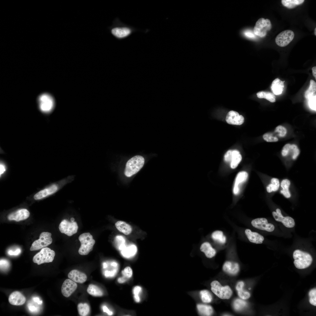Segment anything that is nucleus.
I'll return each mask as SVG.
<instances>
[{"instance_id": "4c0bfd02", "label": "nucleus", "mask_w": 316, "mask_h": 316, "mask_svg": "<svg viewBox=\"0 0 316 316\" xmlns=\"http://www.w3.org/2000/svg\"><path fill=\"white\" fill-rule=\"evenodd\" d=\"M200 295L202 301L205 303H209L212 300V296L210 292L206 290L201 291Z\"/></svg>"}, {"instance_id": "4d7b16f0", "label": "nucleus", "mask_w": 316, "mask_h": 316, "mask_svg": "<svg viewBox=\"0 0 316 316\" xmlns=\"http://www.w3.org/2000/svg\"><path fill=\"white\" fill-rule=\"evenodd\" d=\"M33 301L37 303L39 305H41L42 303V301L40 300V299L37 297H35L32 298Z\"/></svg>"}, {"instance_id": "a878e982", "label": "nucleus", "mask_w": 316, "mask_h": 316, "mask_svg": "<svg viewBox=\"0 0 316 316\" xmlns=\"http://www.w3.org/2000/svg\"><path fill=\"white\" fill-rule=\"evenodd\" d=\"M290 185L291 182L287 179H283L281 183L280 186L281 189L280 191V193L285 197L287 198H289L291 197V194L289 190Z\"/></svg>"}, {"instance_id": "4be33fe9", "label": "nucleus", "mask_w": 316, "mask_h": 316, "mask_svg": "<svg viewBox=\"0 0 316 316\" xmlns=\"http://www.w3.org/2000/svg\"><path fill=\"white\" fill-rule=\"evenodd\" d=\"M284 81H283L278 78L275 79L273 81L271 88L275 95H278L282 94L284 90Z\"/></svg>"}, {"instance_id": "f257e3e1", "label": "nucleus", "mask_w": 316, "mask_h": 316, "mask_svg": "<svg viewBox=\"0 0 316 316\" xmlns=\"http://www.w3.org/2000/svg\"><path fill=\"white\" fill-rule=\"evenodd\" d=\"M145 159L143 157L137 155L134 156L127 162L124 173L127 177H130L138 172L143 166Z\"/></svg>"}, {"instance_id": "5701e85b", "label": "nucleus", "mask_w": 316, "mask_h": 316, "mask_svg": "<svg viewBox=\"0 0 316 316\" xmlns=\"http://www.w3.org/2000/svg\"><path fill=\"white\" fill-rule=\"evenodd\" d=\"M200 250L205 253L206 256L208 258H212L215 255L216 253V250L208 242L202 243L200 246Z\"/></svg>"}, {"instance_id": "6e6d98bb", "label": "nucleus", "mask_w": 316, "mask_h": 316, "mask_svg": "<svg viewBox=\"0 0 316 316\" xmlns=\"http://www.w3.org/2000/svg\"><path fill=\"white\" fill-rule=\"evenodd\" d=\"M118 282L120 284H123L126 282L127 280L125 278L121 276L119 277L118 279Z\"/></svg>"}, {"instance_id": "052dcab7", "label": "nucleus", "mask_w": 316, "mask_h": 316, "mask_svg": "<svg viewBox=\"0 0 316 316\" xmlns=\"http://www.w3.org/2000/svg\"><path fill=\"white\" fill-rule=\"evenodd\" d=\"M70 220H71V222H73L74 221L75 219H74V218L72 217V218H71Z\"/></svg>"}, {"instance_id": "680f3d73", "label": "nucleus", "mask_w": 316, "mask_h": 316, "mask_svg": "<svg viewBox=\"0 0 316 316\" xmlns=\"http://www.w3.org/2000/svg\"><path fill=\"white\" fill-rule=\"evenodd\" d=\"M314 34L315 35H316V28H315L314 30Z\"/></svg>"}, {"instance_id": "393cba45", "label": "nucleus", "mask_w": 316, "mask_h": 316, "mask_svg": "<svg viewBox=\"0 0 316 316\" xmlns=\"http://www.w3.org/2000/svg\"><path fill=\"white\" fill-rule=\"evenodd\" d=\"M115 226L118 231L125 235H128L132 231V228L131 226L123 221H117L115 223Z\"/></svg>"}, {"instance_id": "c9c22d12", "label": "nucleus", "mask_w": 316, "mask_h": 316, "mask_svg": "<svg viewBox=\"0 0 316 316\" xmlns=\"http://www.w3.org/2000/svg\"><path fill=\"white\" fill-rule=\"evenodd\" d=\"M316 82L314 80H311L309 88L306 91L305 93V97L308 99L312 96L316 95Z\"/></svg>"}, {"instance_id": "8fccbe9b", "label": "nucleus", "mask_w": 316, "mask_h": 316, "mask_svg": "<svg viewBox=\"0 0 316 316\" xmlns=\"http://www.w3.org/2000/svg\"><path fill=\"white\" fill-rule=\"evenodd\" d=\"M291 145L288 143L286 144L284 146L281 152L283 156L286 157L288 155L291 149Z\"/></svg>"}, {"instance_id": "e2e57ef3", "label": "nucleus", "mask_w": 316, "mask_h": 316, "mask_svg": "<svg viewBox=\"0 0 316 316\" xmlns=\"http://www.w3.org/2000/svg\"><path fill=\"white\" fill-rule=\"evenodd\" d=\"M249 290H250V289H251V288H249Z\"/></svg>"}, {"instance_id": "49530a36", "label": "nucleus", "mask_w": 316, "mask_h": 316, "mask_svg": "<svg viewBox=\"0 0 316 316\" xmlns=\"http://www.w3.org/2000/svg\"><path fill=\"white\" fill-rule=\"evenodd\" d=\"M316 95L312 96L308 99V104L310 107L312 109L316 110Z\"/></svg>"}, {"instance_id": "20e7f679", "label": "nucleus", "mask_w": 316, "mask_h": 316, "mask_svg": "<svg viewBox=\"0 0 316 316\" xmlns=\"http://www.w3.org/2000/svg\"><path fill=\"white\" fill-rule=\"evenodd\" d=\"M210 285L212 292L221 299H228L232 295V291L228 286H223L219 281L216 280L212 281Z\"/></svg>"}, {"instance_id": "ddd939ff", "label": "nucleus", "mask_w": 316, "mask_h": 316, "mask_svg": "<svg viewBox=\"0 0 316 316\" xmlns=\"http://www.w3.org/2000/svg\"><path fill=\"white\" fill-rule=\"evenodd\" d=\"M77 287V285L76 282L70 279H66L62 284L61 293L65 297H68L76 290Z\"/></svg>"}, {"instance_id": "bf43d9fd", "label": "nucleus", "mask_w": 316, "mask_h": 316, "mask_svg": "<svg viewBox=\"0 0 316 316\" xmlns=\"http://www.w3.org/2000/svg\"><path fill=\"white\" fill-rule=\"evenodd\" d=\"M312 73L313 75L316 78V67L314 66L312 68Z\"/></svg>"}, {"instance_id": "f704fd0d", "label": "nucleus", "mask_w": 316, "mask_h": 316, "mask_svg": "<svg viewBox=\"0 0 316 316\" xmlns=\"http://www.w3.org/2000/svg\"><path fill=\"white\" fill-rule=\"evenodd\" d=\"M304 1L303 0H282L281 3L284 6L293 8L302 4Z\"/></svg>"}, {"instance_id": "bb28decb", "label": "nucleus", "mask_w": 316, "mask_h": 316, "mask_svg": "<svg viewBox=\"0 0 316 316\" xmlns=\"http://www.w3.org/2000/svg\"><path fill=\"white\" fill-rule=\"evenodd\" d=\"M197 307L199 313L202 316H211L213 313V309L210 305L198 304Z\"/></svg>"}, {"instance_id": "c85d7f7f", "label": "nucleus", "mask_w": 316, "mask_h": 316, "mask_svg": "<svg viewBox=\"0 0 316 316\" xmlns=\"http://www.w3.org/2000/svg\"><path fill=\"white\" fill-rule=\"evenodd\" d=\"M244 286V283L243 281H239L236 284V289L238 291L239 296L243 299H246L250 297V295L249 292L243 290Z\"/></svg>"}, {"instance_id": "de8ad7c7", "label": "nucleus", "mask_w": 316, "mask_h": 316, "mask_svg": "<svg viewBox=\"0 0 316 316\" xmlns=\"http://www.w3.org/2000/svg\"><path fill=\"white\" fill-rule=\"evenodd\" d=\"M291 148L292 151V159H295L299 154L300 150L297 146L295 144L291 145Z\"/></svg>"}, {"instance_id": "f8f14e48", "label": "nucleus", "mask_w": 316, "mask_h": 316, "mask_svg": "<svg viewBox=\"0 0 316 316\" xmlns=\"http://www.w3.org/2000/svg\"><path fill=\"white\" fill-rule=\"evenodd\" d=\"M276 211L273 212L272 214L276 221L281 222L287 228H291L294 226L295 222L292 218L289 216L284 217L280 209L279 208L276 209Z\"/></svg>"}, {"instance_id": "c03bdc74", "label": "nucleus", "mask_w": 316, "mask_h": 316, "mask_svg": "<svg viewBox=\"0 0 316 316\" xmlns=\"http://www.w3.org/2000/svg\"><path fill=\"white\" fill-rule=\"evenodd\" d=\"M275 132L277 133L279 136L283 137L286 135L287 133V130L284 127L279 125L276 128Z\"/></svg>"}, {"instance_id": "7c9ffc66", "label": "nucleus", "mask_w": 316, "mask_h": 316, "mask_svg": "<svg viewBox=\"0 0 316 316\" xmlns=\"http://www.w3.org/2000/svg\"><path fill=\"white\" fill-rule=\"evenodd\" d=\"M279 180L277 178H273L271 179V183L267 186L266 190L268 193L275 192L279 189Z\"/></svg>"}, {"instance_id": "6ab92c4d", "label": "nucleus", "mask_w": 316, "mask_h": 316, "mask_svg": "<svg viewBox=\"0 0 316 316\" xmlns=\"http://www.w3.org/2000/svg\"><path fill=\"white\" fill-rule=\"evenodd\" d=\"M223 269L225 272L229 274L235 275L239 271V265L237 262L227 261L224 264Z\"/></svg>"}, {"instance_id": "1a4fd4ad", "label": "nucleus", "mask_w": 316, "mask_h": 316, "mask_svg": "<svg viewBox=\"0 0 316 316\" xmlns=\"http://www.w3.org/2000/svg\"><path fill=\"white\" fill-rule=\"evenodd\" d=\"M78 229L76 222H70L66 219L62 220L59 226V229L61 232L69 236L76 233Z\"/></svg>"}, {"instance_id": "473e14b6", "label": "nucleus", "mask_w": 316, "mask_h": 316, "mask_svg": "<svg viewBox=\"0 0 316 316\" xmlns=\"http://www.w3.org/2000/svg\"><path fill=\"white\" fill-rule=\"evenodd\" d=\"M257 95L258 98L265 99L271 102H274L276 101L274 95L269 92L260 91L257 93Z\"/></svg>"}, {"instance_id": "423d86ee", "label": "nucleus", "mask_w": 316, "mask_h": 316, "mask_svg": "<svg viewBox=\"0 0 316 316\" xmlns=\"http://www.w3.org/2000/svg\"><path fill=\"white\" fill-rule=\"evenodd\" d=\"M39 108L41 111L45 113L51 111L54 106V101L53 97L47 93L40 95L38 99Z\"/></svg>"}, {"instance_id": "f3484780", "label": "nucleus", "mask_w": 316, "mask_h": 316, "mask_svg": "<svg viewBox=\"0 0 316 316\" xmlns=\"http://www.w3.org/2000/svg\"><path fill=\"white\" fill-rule=\"evenodd\" d=\"M9 303L11 305H22L26 301L25 297L20 292L14 291L12 293L8 298Z\"/></svg>"}, {"instance_id": "2eb2a0df", "label": "nucleus", "mask_w": 316, "mask_h": 316, "mask_svg": "<svg viewBox=\"0 0 316 316\" xmlns=\"http://www.w3.org/2000/svg\"><path fill=\"white\" fill-rule=\"evenodd\" d=\"M30 215V213L27 209H22L9 214L8 219L9 220H14L16 221H19L26 219L29 217Z\"/></svg>"}, {"instance_id": "3c124183", "label": "nucleus", "mask_w": 316, "mask_h": 316, "mask_svg": "<svg viewBox=\"0 0 316 316\" xmlns=\"http://www.w3.org/2000/svg\"><path fill=\"white\" fill-rule=\"evenodd\" d=\"M233 150H229L226 153L224 156V160L226 162L230 163L232 157Z\"/></svg>"}, {"instance_id": "a18cd8bd", "label": "nucleus", "mask_w": 316, "mask_h": 316, "mask_svg": "<svg viewBox=\"0 0 316 316\" xmlns=\"http://www.w3.org/2000/svg\"><path fill=\"white\" fill-rule=\"evenodd\" d=\"M0 265L1 270L3 271L8 269L10 266V263L9 261L5 259L0 260Z\"/></svg>"}, {"instance_id": "5fc2aeb1", "label": "nucleus", "mask_w": 316, "mask_h": 316, "mask_svg": "<svg viewBox=\"0 0 316 316\" xmlns=\"http://www.w3.org/2000/svg\"><path fill=\"white\" fill-rule=\"evenodd\" d=\"M103 309L104 312L107 313L109 315H112L113 314L112 312L110 311L108 308L106 306H104L103 307Z\"/></svg>"}, {"instance_id": "13d9d810", "label": "nucleus", "mask_w": 316, "mask_h": 316, "mask_svg": "<svg viewBox=\"0 0 316 316\" xmlns=\"http://www.w3.org/2000/svg\"><path fill=\"white\" fill-rule=\"evenodd\" d=\"M5 171V168L4 165L2 164H0V174L1 175Z\"/></svg>"}, {"instance_id": "09e8293b", "label": "nucleus", "mask_w": 316, "mask_h": 316, "mask_svg": "<svg viewBox=\"0 0 316 316\" xmlns=\"http://www.w3.org/2000/svg\"><path fill=\"white\" fill-rule=\"evenodd\" d=\"M31 303H29L28 305V307L29 310L32 312H36L39 311V307L37 304Z\"/></svg>"}, {"instance_id": "a211bd4d", "label": "nucleus", "mask_w": 316, "mask_h": 316, "mask_svg": "<svg viewBox=\"0 0 316 316\" xmlns=\"http://www.w3.org/2000/svg\"><path fill=\"white\" fill-rule=\"evenodd\" d=\"M245 233L250 242L256 244H261L264 240V237L258 233L252 232L249 229L245 230Z\"/></svg>"}, {"instance_id": "72a5a7b5", "label": "nucleus", "mask_w": 316, "mask_h": 316, "mask_svg": "<svg viewBox=\"0 0 316 316\" xmlns=\"http://www.w3.org/2000/svg\"><path fill=\"white\" fill-rule=\"evenodd\" d=\"M78 310L79 315L82 316L87 315L90 312V308L87 303H80L77 306Z\"/></svg>"}, {"instance_id": "cd10ccee", "label": "nucleus", "mask_w": 316, "mask_h": 316, "mask_svg": "<svg viewBox=\"0 0 316 316\" xmlns=\"http://www.w3.org/2000/svg\"><path fill=\"white\" fill-rule=\"evenodd\" d=\"M87 292L90 295L96 297H100L103 295V292L102 289L97 286L90 284L87 289Z\"/></svg>"}, {"instance_id": "ea45409f", "label": "nucleus", "mask_w": 316, "mask_h": 316, "mask_svg": "<svg viewBox=\"0 0 316 316\" xmlns=\"http://www.w3.org/2000/svg\"><path fill=\"white\" fill-rule=\"evenodd\" d=\"M142 291V287L138 286L134 287L133 290V298L135 301L136 303H139L140 301V294Z\"/></svg>"}, {"instance_id": "79ce46f5", "label": "nucleus", "mask_w": 316, "mask_h": 316, "mask_svg": "<svg viewBox=\"0 0 316 316\" xmlns=\"http://www.w3.org/2000/svg\"><path fill=\"white\" fill-rule=\"evenodd\" d=\"M309 301L310 303L314 306L316 305V289H311L309 293Z\"/></svg>"}, {"instance_id": "b1692460", "label": "nucleus", "mask_w": 316, "mask_h": 316, "mask_svg": "<svg viewBox=\"0 0 316 316\" xmlns=\"http://www.w3.org/2000/svg\"><path fill=\"white\" fill-rule=\"evenodd\" d=\"M112 34L118 38H123L129 35L131 32L130 30L128 28L122 27L115 28L111 30Z\"/></svg>"}, {"instance_id": "603ef678", "label": "nucleus", "mask_w": 316, "mask_h": 316, "mask_svg": "<svg viewBox=\"0 0 316 316\" xmlns=\"http://www.w3.org/2000/svg\"><path fill=\"white\" fill-rule=\"evenodd\" d=\"M21 252V249L18 248L15 250H9L7 253L8 254L10 255H17L20 254Z\"/></svg>"}, {"instance_id": "e433bc0d", "label": "nucleus", "mask_w": 316, "mask_h": 316, "mask_svg": "<svg viewBox=\"0 0 316 316\" xmlns=\"http://www.w3.org/2000/svg\"><path fill=\"white\" fill-rule=\"evenodd\" d=\"M115 243L117 249L120 251L126 245V239L124 237L121 235H118L116 237Z\"/></svg>"}, {"instance_id": "a19ab883", "label": "nucleus", "mask_w": 316, "mask_h": 316, "mask_svg": "<svg viewBox=\"0 0 316 316\" xmlns=\"http://www.w3.org/2000/svg\"><path fill=\"white\" fill-rule=\"evenodd\" d=\"M121 274L122 276L127 281L132 276V270L130 267H127L122 271Z\"/></svg>"}, {"instance_id": "37998d69", "label": "nucleus", "mask_w": 316, "mask_h": 316, "mask_svg": "<svg viewBox=\"0 0 316 316\" xmlns=\"http://www.w3.org/2000/svg\"><path fill=\"white\" fill-rule=\"evenodd\" d=\"M264 139L267 142H275L278 141V138L271 133H266L263 136Z\"/></svg>"}, {"instance_id": "2f4dec72", "label": "nucleus", "mask_w": 316, "mask_h": 316, "mask_svg": "<svg viewBox=\"0 0 316 316\" xmlns=\"http://www.w3.org/2000/svg\"><path fill=\"white\" fill-rule=\"evenodd\" d=\"M211 236L214 240L219 243L224 244L226 242V236L221 231L217 230L214 231L212 233Z\"/></svg>"}, {"instance_id": "9d476101", "label": "nucleus", "mask_w": 316, "mask_h": 316, "mask_svg": "<svg viewBox=\"0 0 316 316\" xmlns=\"http://www.w3.org/2000/svg\"><path fill=\"white\" fill-rule=\"evenodd\" d=\"M294 32L291 30H286L281 32L276 37L275 41L279 46L284 47L288 45L293 40Z\"/></svg>"}, {"instance_id": "0eeeda50", "label": "nucleus", "mask_w": 316, "mask_h": 316, "mask_svg": "<svg viewBox=\"0 0 316 316\" xmlns=\"http://www.w3.org/2000/svg\"><path fill=\"white\" fill-rule=\"evenodd\" d=\"M272 27V24L269 19L261 18L256 23L254 28V32L256 35L263 37L266 35L267 32L271 29Z\"/></svg>"}, {"instance_id": "aec40b11", "label": "nucleus", "mask_w": 316, "mask_h": 316, "mask_svg": "<svg viewBox=\"0 0 316 316\" xmlns=\"http://www.w3.org/2000/svg\"><path fill=\"white\" fill-rule=\"evenodd\" d=\"M137 251L136 246L133 244L127 245L121 251L122 256L126 258H130L135 256Z\"/></svg>"}, {"instance_id": "6e6552de", "label": "nucleus", "mask_w": 316, "mask_h": 316, "mask_svg": "<svg viewBox=\"0 0 316 316\" xmlns=\"http://www.w3.org/2000/svg\"><path fill=\"white\" fill-rule=\"evenodd\" d=\"M51 234L48 232H42L40 235L39 238L35 241L30 248L31 251L37 250L46 247L52 242Z\"/></svg>"}, {"instance_id": "c756f323", "label": "nucleus", "mask_w": 316, "mask_h": 316, "mask_svg": "<svg viewBox=\"0 0 316 316\" xmlns=\"http://www.w3.org/2000/svg\"><path fill=\"white\" fill-rule=\"evenodd\" d=\"M242 160V156L240 152L238 150H233L232 157L230 163L231 168H236Z\"/></svg>"}, {"instance_id": "4468645a", "label": "nucleus", "mask_w": 316, "mask_h": 316, "mask_svg": "<svg viewBox=\"0 0 316 316\" xmlns=\"http://www.w3.org/2000/svg\"><path fill=\"white\" fill-rule=\"evenodd\" d=\"M227 122L230 124L240 125L244 122V118L242 115L234 111H231L227 114L226 118Z\"/></svg>"}, {"instance_id": "864d4df0", "label": "nucleus", "mask_w": 316, "mask_h": 316, "mask_svg": "<svg viewBox=\"0 0 316 316\" xmlns=\"http://www.w3.org/2000/svg\"><path fill=\"white\" fill-rule=\"evenodd\" d=\"M244 35L247 37L250 38H253L255 37V35L251 31L249 30H246L244 32Z\"/></svg>"}, {"instance_id": "58836bf2", "label": "nucleus", "mask_w": 316, "mask_h": 316, "mask_svg": "<svg viewBox=\"0 0 316 316\" xmlns=\"http://www.w3.org/2000/svg\"><path fill=\"white\" fill-rule=\"evenodd\" d=\"M247 303L241 299H236L233 303V307L235 310L237 311H241L246 307Z\"/></svg>"}, {"instance_id": "7ed1b4c3", "label": "nucleus", "mask_w": 316, "mask_h": 316, "mask_svg": "<svg viewBox=\"0 0 316 316\" xmlns=\"http://www.w3.org/2000/svg\"><path fill=\"white\" fill-rule=\"evenodd\" d=\"M78 239L81 243L79 253L82 255H88L92 250L95 243L92 236L90 233H85L79 236Z\"/></svg>"}, {"instance_id": "39448f33", "label": "nucleus", "mask_w": 316, "mask_h": 316, "mask_svg": "<svg viewBox=\"0 0 316 316\" xmlns=\"http://www.w3.org/2000/svg\"><path fill=\"white\" fill-rule=\"evenodd\" d=\"M55 255V252L48 248H44L33 257V261L40 265L45 263L52 262Z\"/></svg>"}, {"instance_id": "f03ea898", "label": "nucleus", "mask_w": 316, "mask_h": 316, "mask_svg": "<svg viewBox=\"0 0 316 316\" xmlns=\"http://www.w3.org/2000/svg\"><path fill=\"white\" fill-rule=\"evenodd\" d=\"M293 257L294 260V264L298 269H304L309 267L312 262V258L309 253L299 250L294 251Z\"/></svg>"}, {"instance_id": "9b49d317", "label": "nucleus", "mask_w": 316, "mask_h": 316, "mask_svg": "<svg viewBox=\"0 0 316 316\" xmlns=\"http://www.w3.org/2000/svg\"><path fill=\"white\" fill-rule=\"evenodd\" d=\"M251 224L253 226L258 229L271 232L275 228L274 225L268 222L267 219L264 218H257L252 220Z\"/></svg>"}, {"instance_id": "412c9836", "label": "nucleus", "mask_w": 316, "mask_h": 316, "mask_svg": "<svg viewBox=\"0 0 316 316\" xmlns=\"http://www.w3.org/2000/svg\"><path fill=\"white\" fill-rule=\"evenodd\" d=\"M248 174L247 172L242 171L239 172L237 175L235 181L233 188V193L235 195L237 194L239 192V184L247 179Z\"/></svg>"}, {"instance_id": "dca6fc26", "label": "nucleus", "mask_w": 316, "mask_h": 316, "mask_svg": "<svg viewBox=\"0 0 316 316\" xmlns=\"http://www.w3.org/2000/svg\"><path fill=\"white\" fill-rule=\"evenodd\" d=\"M68 276L69 279L73 281L79 283L85 282L87 278L85 274L76 269L71 271L68 273Z\"/></svg>"}]
</instances>
